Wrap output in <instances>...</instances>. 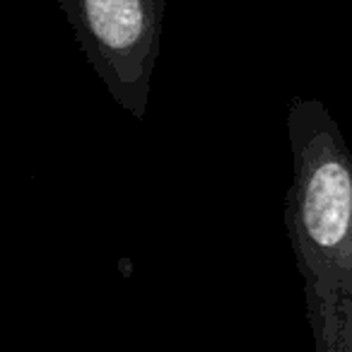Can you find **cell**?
<instances>
[{"label": "cell", "mask_w": 352, "mask_h": 352, "mask_svg": "<svg viewBox=\"0 0 352 352\" xmlns=\"http://www.w3.org/2000/svg\"><path fill=\"white\" fill-rule=\"evenodd\" d=\"M292 182L285 222L316 352H352V150L314 97L287 109Z\"/></svg>", "instance_id": "1"}, {"label": "cell", "mask_w": 352, "mask_h": 352, "mask_svg": "<svg viewBox=\"0 0 352 352\" xmlns=\"http://www.w3.org/2000/svg\"><path fill=\"white\" fill-rule=\"evenodd\" d=\"M78 46L113 102L145 116L162 44L164 0H58Z\"/></svg>", "instance_id": "2"}]
</instances>
